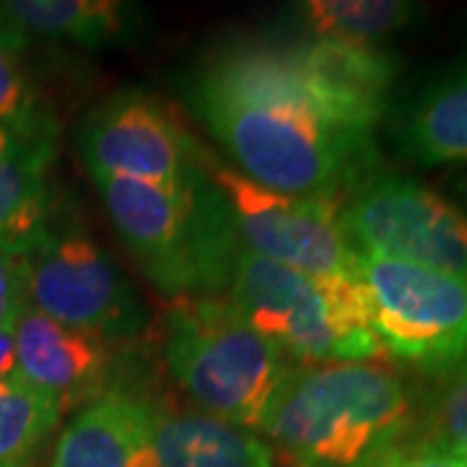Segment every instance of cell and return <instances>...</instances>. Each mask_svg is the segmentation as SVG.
Instances as JSON below:
<instances>
[{
  "label": "cell",
  "mask_w": 467,
  "mask_h": 467,
  "mask_svg": "<svg viewBox=\"0 0 467 467\" xmlns=\"http://www.w3.org/2000/svg\"><path fill=\"white\" fill-rule=\"evenodd\" d=\"M195 109L236 171L294 198H337L371 161L374 125L304 66L296 47L221 52L195 84Z\"/></svg>",
  "instance_id": "cell-1"
},
{
  "label": "cell",
  "mask_w": 467,
  "mask_h": 467,
  "mask_svg": "<svg viewBox=\"0 0 467 467\" xmlns=\"http://www.w3.org/2000/svg\"><path fill=\"white\" fill-rule=\"evenodd\" d=\"M416 402L377 361L291 367L260 423L284 467H379L410 439Z\"/></svg>",
  "instance_id": "cell-2"
},
{
  "label": "cell",
  "mask_w": 467,
  "mask_h": 467,
  "mask_svg": "<svg viewBox=\"0 0 467 467\" xmlns=\"http://www.w3.org/2000/svg\"><path fill=\"white\" fill-rule=\"evenodd\" d=\"M91 177L117 234L159 291L182 299L216 296L229 288L242 242L208 174L184 184Z\"/></svg>",
  "instance_id": "cell-3"
},
{
  "label": "cell",
  "mask_w": 467,
  "mask_h": 467,
  "mask_svg": "<svg viewBox=\"0 0 467 467\" xmlns=\"http://www.w3.org/2000/svg\"><path fill=\"white\" fill-rule=\"evenodd\" d=\"M226 291L239 315L296 367L384 356L358 278H319L242 247Z\"/></svg>",
  "instance_id": "cell-4"
},
{
  "label": "cell",
  "mask_w": 467,
  "mask_h": 467,
  "mask_svg": "<svg viewBox=\"0 0 467 467\" xmlns=\"http://www.w3.org/2000/svg\"><path fill=\"white\" fill-rule=\"evenodd\" d=\"M164 364L201 413L260 429L291 361L226 296H182L164 317Z\"/></svg>",
  "instance_id": "cell-5"
},
{
  "label": "cell",
  "mask_w": 467,
  "mask_h": 467,
  "mask_svg": "<svg viewBox=\"0 0 467 467\" xmlns=\"http://www.w3.org/2000/svg\"><path fill=\"white\" fill-rule=\"evenodd\" d=\"M202 169L232 213L244 250L319 278H358L361 254L353 247L337 198H294L252 182L236 169L202 153Z\"/></svg>",
  "instance_id": "cell-6"
},
{
  "label": "cell",
  "mask_w": 467,
  "mask_h": 467,
  "mask_svg": "<svg viewBox=\"0 0 467 467\" xmlns=\"http://www.w3.org/2000/svg\"><path fill=\"white\" fill-rule=\"evenodd\" d=\"M358 284L384 353L441 374L467 364V278L361 254Z\"/></svg>",
  "instance_id": "cell-7"
},
{
  "label": "cell",
  "mask_w": 467,
  "mask_h": 467,
  "mask_svg": "<svg viewBox=\"0 0 467 467\" xmlns=\"http://www.w3.org/2000/svg\"><path fill=\"white\" fill-rule=\"evenodd\" d=\"M343 223L358 254L467 278V213L416 180L361 182L343 205Z\"/></svg>",
  "instance_id": "cell-8"
},
{
  "label": "cell",
  "mask_w": 467,
  "mask_h": 467,
  "mask_svg": "<svg viewBox=\"0 0 467 467\" xmlns=\"http://www.w3.org/2000/svg\"><path fill=\"white\" fill-rule=\"evenodd\" d=\"M26 260V306L101 340L140 327V306L119 267L84 234L45 236Z\"/></svg>",
  "instance_id": "cell-9"
},
{
  "label": "cell",
  "mask_w": 467,
  "mask_h": 467,
  "mask_svg": "<svg viewBox=\"0 0 467 467\" xmlns=\"http://www.w3.org/2000/svg\"><path fill=\"white\" fill-rule=\"evenodd\" d=\"M91 174L184 184L202 177V150L167 104L143 91H119L97 107L81 130Z\"/></svg>",
  "instance_id": "cell-10"
},
{
  "label": "cell",
  "mask_w": 467,
  "mask_h": 467,
  "mask_svg": "<svg viewBox=\"0 0 467 467\" xmlns=\"http://www.w3.org/2000/svg\"><path fill=\"white\" fill-rule=\"evenodd\" d=\"M14 340L21 379L47 395L60 413L84 410L112 389L109 340L66 327L32 306L18 315Z\"/></svg>",
  "instance_id": "cell-11"
},
{
  "label": "cell",
  "mask_w": 467,
  "mask_h": 467,
  "mask_svg": "<svg viewBox=\"0 0 467 467\" xmlns=\"http://www.w3.org/2000/svg\"><path fill=\"white\" fill-rule=\"evenodd\" d=\"M50 467H159L153 408L112 387L67 423Z\"/></svg>",
  "instance_id": "cell-12"
},
{
  "label": "cell",
  "mask_w": 467,
  "mask_h": 467,
  "mask_svg": "<svg viewBox=\"0 0 467 467\" xmlns=\"http://www.w3.org/2000/svg\"><path fill=\"white\" fill-rule=\"evenodd\" d=\"M55 138L0 125V250L29 252L47 236V167Z\"/></svg>",
  "instance_id": "cell-13"
},
{
  "label": "cell",
  "mask_w": 467,
  "mask_h": 467,
  "mask_svg": "<svg viewBox=\"0 0 467 467\" xmlns=\"http://www.w3.org/2000/svg\"><path fill=\"white\" fill-rule=\"evenodd\" d=\"M153 447L159 467H275L263 439L201 410H156Z\"/></svg>",
  "instance_id": "cell-14"
},
{
  "label": "cell",
  "mask_w": 467,
  "mask_h": 467,
  "mask_svg": "<svg viewBox=\"0 0 467 467\" xmlns=\"http://www.w3.org/2000/svg\"><path fill=\"white\" fill-rule=\"evenodd\" d=\"M402 153L423 167L467 164V63L418 94L398 130Z\"/></svg>",
  "instance_id": "cell-15"
},
{
  "label": "cell",
  "mask_w": 467,
  "mask_h": 467,
  "mask_svg": "<svg viewBox=\"0 0 467 467\" xmlns=\"http://www.w3.org/2000/svg\"><path fill=\"white\" fill-rule=\"evenodd\" d=\"M5 18L24 39L47 36L84 47L112 45L130 32V5L115 0H8Z\"/></svg>",
  "instance_id": "cell-16"
},
{
  "label": "cell",
  "mask_w": 467,
  "mask_h": 467,
  "mask_svg": "<svg viewBox=\"0 0 467 467\" xmlns=\"http://www.w3.org/2000/svg\"><path fill=\"white\" fill-rule=\"evenodd\" d=\"M416 3L405 0H309L296 16L312 39L343 45H377L405 29L418 16Z\"/></svg>",
  "instance_id": "cell-17"
},
{
  "label": "cell",
  "mask_w": 467,
  "mask_h": 467,
  "mask_svg": "<svg viewBox=\"0 0 467 467\" xmlns=\"http://www.w3.org/2000/svg\"><path fill=\"white\" fill-rule=\"evenodd\" d=\"M60 408L21 374L0 382V467H34Z\"/></svg>",
  "instance_id": "cell-18"
},
{
  "label": "cell",
  "mask_w": 467,
  "mask_h": 467,
  "mask_svg": "<svg viewBox=\"0 0 467 467\" xmlns=\"http://www.w3.org/2000/svg\"><path fill=\"white\" fill-rule=\"evenodd\" d=\"M26 39L0 16V125L26 135L55 138L52 117L42 109L26 67L21 66V50Z\"/></svg>",
  "instance_id": "cell-19"
},
{
  "label": "cell",
  "mask_w": 467,
  "mask_h": 467,
  "mask_svg": "<svg viewBox=\"0 0 467 467\" xmlns=\"http://www.w3.org/2000/svg\"><path fill=\"white\" fill-rule=\"evenodd\" d=\"M408 441L429 444L467 460V364L444 374Z\"/></svg>",
  "instance_id": "cell-20"
},
{
  "label": "cell",
  "mask_w": 467,
  "mask_h": 467,
  "mask_svg": "<svg viewBox=\"0 0 467 467\" xmlns=\"http://www.w3.org/2000/svg\"><path fill=\"white\" fill-rule=\"evenodd\" d=\"M26 306V260L0 250V330H14Z\"/></svg>",
  "instance_id": "cell-21"
},
{
  "label": "cell",
  "mask_w": 467,
  "mask_h": 467,
  "mask_svg": "<svg viewBox=\"0 0 467 467\" xmlns=\"http://www.w3.org/2000/svg\"><path fill=\"white\" fill-rule=\"evenodd\" d=\"M379 467H467V460L439 447L405 441L400 450L392 451Z\"/></svg>",
  "instance_id": "cell-22"
},
{
  "label": "cell",
  "mask_w": 467,
  "mask_h": 467,
  "mask_svg": "<svg viewBox=\"0 0 467 467\" xmlns=\"http://www.w3.org/2000/svg\"><path fill=\"white\" fill-rule=\"evenodd\" d=\"M18 374L14 330H0V382Z\"/></svg>",
  "instance_id": "cell-23"
}]
</instances>
